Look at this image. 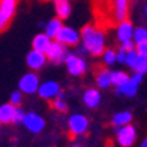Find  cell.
Wrapping results in <instances>:
<instances>
[{
	"label": "cell",
	"mask_w": 147,
	"mask_h": 147,
	"mask_svg": "<svg viewBox=\"0 0 147 147\" xmlns=\"http://www.w3.org/2000/svg\"><path fill=\"white\" fill-rule=\"evenodd\" d=\"M133 69L138 73H147V57L138 55L133 65Z\"/></svg>",
	"instance_id": "cell-22"
},
{
	"label": "cell",
	"mask_w": 147,
	"mask_h": 147,
	"mask_svg": "<svg viewBox=\"0 0 147 147\" xmlns=\"http://www.w3.org/2000/svg\"><path fill=\"white\" fill-rule=\"evenodd\" d=\"M51 41H49V37L47 34H37L36 37L33 38V51L36 52H40V53H45L47 49H48Z\"/></svg>",
	"instance_id": "cell-15"
},
{
	"label": "cell",
	"mask_w": 147,
	"mask_h": 147,
	"mask_svg": "<svg viewBox=\"0 0 147 147\" xmlns=\"http://www.w3.org/2000/svg\"><path fill=\"white\" fill-rule=\"evenodd\" d=\"M137 53L140 56L147 57V41H143V42L137 44Z\"/></svg>",
	"instance_id": "cell-25"
},
{
	"label": "cell",
	"mask_w": 147,
	"mask_h": 147,
	"mask_svg": "<svg viewBox=\"0 0 147 147\" xmlns=\"http://www.w3.org/2000/svg\"><path fill=\"white\" fill-rule=\"evenodd\" d=\"M117 60V55L114 51H105V61L107 64H113Z\"/></svg>",
	"instance_id": "cell-27"
},
{
	"label": "cell",
	"mask_w": 147,
	"mask_h": 147,
	"mask_svg": "<svg viewBox=\"0 0 147 147\" xmlns=\"http://www.w3.org/2000/svg\"><path fill=\"white\" fill-rule=\"evenodd\" d=\"M58 92H60V88H58V85L56 82H45L44 85H41V88L38 89L40 97H42L45 99L55 98L58 94Z\"/></svg>",
	"instance_id": "cell-11"
},
{
	"label": "cell",
	"mask_w": 147,
	"mask_h": 147,
	"mask_svg": "<svg viewBox=\"0 0 147 147\" xmlns=\"http://www.w3.org/2000/svg\"><path fill=\"white\" fill-rule=\"evenodd\" d=\"M140 147H147V139H146V140H144L143 143H142V146H140Z\"/></svg>",
	"instance_id": "cell-34"
},
{
	"label": "cell",
	"mask_w": 147,
	"mask_h": 147,
	"mask_svg": "<svg viewBox=\"0 0 147 147\" xmlns=\"http://www.w3.org/2000/svg\"><path fill=\"white\" fill-rule=\"evenodd\" d=\"M93 72L96 76L97 84H98L101 88H106L110 85V73L107 72V69L105 68L103 64H97V65L93 66Z\"/></svg>",
	"instance_id": "cell-8"
},
{
	"label": "cell",
	"mask_w": 147,
	"mask_h": 147,
	"mask_svg": "<svg viewBox=\"0 0 147 147\" xmlns=\"http://www.w3.org/2000/svg\"><path fill=\"white\" fill-rule=\"evenodd\" d=\"M137 89H138V84H137V82H134L133 80H129L125 85H122V86H119V88H118V92L123 93L125 96L131 97V96H134V94L137 93Z\"/></svg>",
	"instance_id": "cell-19"
},
{
	"label": "cell",
	"mask_w": 147,
	"mask_h": 147,
	"mask_svg": "<svg viewBox=\"0 0 147 147\" xmlns=\"http://www.w3.org/2000/svg\"><path fill=\"white\" fill-rule=\"evenodd\" d=\"M11 103L13 106H20L21 103V94L19 92H15L12 96H11Z\"/></svg>",
	"instance_id": "cell-28"
},
{
	"label": "cell",
	"mask_w": 147,
	"mask_h": 147,
	"mask_svg": "<svg viewBox=\"0 0 147 147\" xmlns=\"http://www.w3.org/2000/svg\"><path fill=\"white\" fill-rule=\"evenodd\" d=\"M81 37L84 40L85 48L93 56H102L105 53V41H103V31L98 29L94 24H86L81 29Z\"/></svg>",
	"instance_id": "cell-1"
},
{
	"label": "cell",
	"mask_w": 147,
	"mask_h": 147,
	"mask_svg": "<svg viewBox=\"0 0 147 147\" xmlns=\"http://www.w3.org/2000/svg\"><path fill=\"white\" fill-rule=\"evenodd\" d=\"M129 80H130V77H129L126 73H123V72H117V73L110 74V84L117 85L118 88L122 86V85H125Z\"/></svg>",
	"instance_id": "cell-20"
},
{
	"label": "cell",
	"mask_w": 147,
	"mask_h": 147,
	"mask_svg": "<svg viewBox=\"0 0 147 147\" xmlns=\"http://www.w3.org/2000/svg\"><path fill=\"white\" fill-rule=\"evenodd\" d=\"M24 123L25 126L29 129L31 131H33V133H38V131L42 130V127H44V121L41 119L40 117L37 115V114H28L27 117H24Z\"/></svg>",
	"instance_id": "cell-10"
},
{
	"label": "cell",
	"mask_w": 147,
	"mask_h": 147,
	"mask_svg": "<svg viewBox=\"0 0 147 147\" xmlns=\"http://www.w3.org/2000/svg\"><path fill=\"white\" fill-rule=\"evenodd\" d=\"M61 28H62L61 20H60V19H53V20H51L49 24L47 25V36H48V37H55Z\"/></svg>",
	"instance_id": "cell-21"
},
{
	"label": "cell",
	"mask_w": 147,
	"mask_h": 147,
	"mask_svg": "<svg viewBox=\"0 0 147 147\" xmlns=\"http://www.w3.org/2000/svg\"><path fill=\"white\" fill-rule=\"evenodd\" d=\"M45 53H47V57H48L51 61L58 64V62H61L62 60H64L66 51L64 49L62 44L55 41V42H51V44H49V47H48V49H47Z\"/></svg>",
	"instance_id": "cell-5"
},
{
	"label": "cell",
	"mask_w": 147,
	"mask_h": 147,
	"mask_svg": "<svg viewBox=\"0 0 147 147\" xmlns=\"http://www.w3.org/2000/svg\"><path fill=\"white\" fill-rule=\"evenodd\" d=\"M130 80H133L134 82H137L138 85H139V82L142 81V73H138V72H135V74H134Z\"/></svg>",
	"instance_id": "cell-31"
},
{
	"label": "cell",
	"mask_w": 147,
	"mask_h": 147,
	"mask_svg": "<svg viewBox=\"0 0 147 147\" xmlns=\"http://www.w3.org/2000/svg\"><path fill=\"white\" fill-rule=\"evenodd\" d=\"M69 127H70V130L68 133V137L69 139H74L76 135H78V134L84 133L86 130V127H88V119H86L84 115H73L70 119H69Z\"/></svg>",
	"instance_id": "cell-3"
},
{
	"label": "cell",
	"mask_w": 147,
	"mask_h": 147,
	"mask_svg": "<svg viewBox=\"0 0 147 147\" xmlns=\"http://www.w3.org/2000/svg\"><path fill=\"white\" fill-rule=\"evenodd\" d=\"M27 62L29 68L32 69H40L41 66L44 65L45 62V56L44 53H40V52H36V51H32L27 57Z\"/></svg>",
	"instance_id": "cell-13"
},
{
	"label": "cell",
	"mask_w": 147,
	"mask_h": 147,
	"mask_svg": "<svg viewBox=\"0 0 147 147\" xmlns=\"http://www.w3.org/2000/svg\"><path fill=\"white\" fill-rule=\"evenodd\" d=\"M17 0H0V32L9 27L15 15Z\"/></svg>",
	"instance_id": "cell-2"
},
{
	"label": "cell",
	"mask_w": 147,
	"mask_h": 147,
	"mask_svg": "<svg viewBox=\"0 0 147 147\" xmlns=\"http://www.w3.org/2000/svg\"><path fill=\"white\" fill-rule=\"evenodd\" d=\"M84 101L89 107H96L99 102V93L96 89H89L85 93Z\"/></svg>",
	"instance_id": "cell-17"
},
{
	"label": "cell",
	"mask_w": 147,
	"mask_h": 147,
	"mask_svg": "<svg viewBox=\"0 0 147 147\" xmlns=\"http://www.w3.org/2000/svg\"><path fill=\"white\" fill-rule=\"evenodd\" d=\"M56 11H57L58 19H66L70 15V4L68 0H55Z\"/></svg>",
	"instance_id": "cell-16"
},
{
	"label": "cell",
	"mask_w": 147,
	"mask_h": 147,
	"mask_svg": "<svg viewBox=\"0 0 147 147\" xmlns=\"http://www.w3.org/2000/svg\"><path fill=\"white\" fill-rule=\"evenodd\" d=\"M126 56H127V52L121 49L119 53H118V60H119V61H126Z\"/></svg>",
	"instance_id": "cell-32"
},
{
	"label": "cell",
	"mask_w": 147,
	"mask_h": 147,
	"mask_svg": "<svg viewBox=\"0 0 147 147\" xmlns=\"http://www.w3.org/2000/svg\"><path fill=\"white\" fill-rule=\"evenodd\" d=\"M137 56L138 53L135 51H130V52H127V56H126V62L129 64V65L133 68L134 65V62H135V60H137Z\"/></svg>",
	"instance_id": "cell-26"
},
{
	"label": "cell",
	"mask_w": 147,
	"mask_h": 147,
	"mask_svg": "<svg viewBox=\"0 0 147 147\" xmlns=\"http://www.w3.org/2000/svg\"><path fill=\"white\" fill-rule=\"evenodd\" d=\"M134 38H135V42H137V44L147 41V31L144 28H138L137 31H135V33H134Z\"/></svg>",
	"instance_id": "cell-24"
},
{
	"label": "cell",
	"mask_w": 147,
	"mask_h": 147,
	"mask_svg": "<svg viewBox=\"0 0 147 147\" xmlns=\"http://www.w3.org/2000/svg\"><path fill=\"white\" fill-rule=\"evenodd\" d=\"M133 48H134V44L131 42L130 40H129V41H125V42H123V45H122V49H123L125 52L133 51Z\"/></svg>",
	"instance_id": "cell-30"
},
{
	"label": "cell",
	"mask_w": 147,
	"mask_h": 147,
	"mask_svg": "<svg viewBox=\"0 0 147 147\" xmlns=\"http://www.w3.org/2000/svg\"><path fill=\"white\" fill-rule=\"evenodd\" d=\"M66 65H68V70L73 76H81L85 72V62L82 58L77 57V56H68L66 57Z\"/></svg>",
	"instance_id": "cell-7"
},
{
	"label": "cell",
	"mask_w": 147,
	"mask_h": 147,
	"mask_svg": "<svg viewBox=\"0 0 147 147\" xmlns=\"http://www.w3.org/2000/svg\"><path fill=\"white\" fill-rule=\"evenodd\" d=\"M49 105H51L53 109L61 111V113H66V111H68V106H66V103L62 101L61 97H57V98H55L53 101H49Z\"/></svg>",
	"instance_id": "cell-23"
},
{
	"label": "cell",
	"mask_w": 147,
	"mask_h": 147,
	"mask_svg": "<svg viewBox=\"0 0 147 147\" xmlns=\"http://www.w3.org/2000/svg\"><path fill=\"white\" fill-rule=\"evenodd\" d=\"M15 111H16V106H13L11 102L3 105V106L0 107V122L1 123L13 122Z\"/></svg>",
	"instance_id": "cell-12"
},
{
	"label": "cell",
	"mask_w": 147,
	"mask_h": 147,
	"mask_svg": "<svg viewBox=\"0 0 147 147\" xmlns=\"http://www.w3.org/2000/svg\"><path fill=\"white\" fill-rule=\"evenodd\" d=\"M56 41L60 44H66V45H77L80 41V37L77 32H74L72 28H61L55 36Z\"/></svg>",
	"instance_id": "cell-4"
},
{
	"label": "cell",
	"mask_w": 147,
	"mask_h": 147,
	"mask_svg": "<svg viewBox=\"0 0 147 147\" xmlns=\"http://www.w3.org/2000/svg\"><path fill=\"white\" fill-rule=\"evenodd\" d=\"M37 85H38V78L36 74H29L24 76L23 78L20 80V89L24 93H33L37 90Z\"/></svg>",
	"instance_id": "cell-9"
},
{
	"label": "cell",
	"mask_w": 147,
	"mask_h": 147,
	"mask_svg": "<svg viewBox=\"0 0 147 147\" xmlns=\"http://www.w3.org/2000/svg\"><path fill=\"white\" fill-rule=\"evenodd\" d=\"M146 13H147V7H146Z\"/></svg>",
	"instance_id": "cell-36"
},
{
	"label": "cell",
	"mask_w": 147,
	"mask_h": 147,
	"mask_svg": "<svg viewBox=\"0 0 147 147\" xmlns=\"http://www.w3.org/2000/svg\"><path fill=\"white\" fill-rule=\"evenodd\" d=\"M41 1H49V0H41Z\"/></svg>",
	"instance_id": "cell-35"
},
{
	"label": "cell",
	"mask_w": 147,
	"mask_h": 147,
	"mask_svg": "<svg viewBox=\"0 0 147 147\" xmlns=\"http://www.w3.org/2000/svg\"><path fill=\"white\" fill-rule=\"evenodd\" d=\"M133 36V24L130 23V20H125L121 23L119 28H118V38L122 42L129 41Z\"/></svg>",
	"instance_id": "cell-14"
},
{
	"label": "cell",
	"mask_w": 147,
	"mask_h": 147,
	"mask_svg": "<svg viewBox=\"0 0 147 147\" xmlns=\"http://www.w3.org/2000/svg\"><path fill=\"white\" fill-rule=\"evenodd\" d=\"M131 114L129 111H123V113H118L114 115L113 118V125L114 126H125L131 122Z\"/></svg>",
	"instance_id": "cell-18"
},
{
	"label": "cell",
	"mask_w": 147,
	"mask_h": 147,
	"mask_svg": "<svg viewBox=\"0 0 147 147\" xmlns=\"http://www.w3.org/2000/svg\"><path fill=\"white\" fill-rule=\"evenodd\" d=\"M24 111L21 109H16L15 111V118H13V122H21V121L24 119Z\"/></svg>",
	"instance_id": "cell-29"
},
{
	"label": "cell",
	"mask_w": 147,
	"mask_h": 147,
	"mask_svg": "<svg viewBox=\"0 0 147 147\" xmlns=\"http://www.w3.org/2000/svg\"><path fill=\"white\" fill-rule=\"evenodd\" d=\"M135 140V130L131 125H125L118 133V142L122 147H130Z\"/></svg>",
	"instance_id": "cell-6"
},
{
	"label": "cell",
	"mask_w": 147,
	"mask_h": 147,
	"mask_svg": "<svg viewBox=\"0 0 147 147\" xmlns=\"http://www.w3.org/2000/svg\"><path fill=\"white\" fill-rule=\"evenodd\" d=\"M105 146H106V147H114V144H113V142H111L110 139H107L106 143H105Z\"/></svg>",
	"instance_id": "cell-33"
}]
</instances>
